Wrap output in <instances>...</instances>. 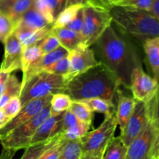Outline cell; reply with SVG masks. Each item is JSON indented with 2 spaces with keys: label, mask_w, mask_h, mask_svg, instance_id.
I'll return each instance as SVG.
<instances>
[{
  "label": "cell",
  "mask_w": 159,
  "mask_h": 159,
  "mask_svg": "<svg viewBox=\"0 0 159 159\" xmlns=\"http://www.w3.org/2000/svg\"><path fill=\"white\" fill-rule=\"evenodd\" d=\"M94 45L102 58L101 62L114 75L120 85L130 89L132 72L141 65L133 48L116 34L112 25Z\"/></svg>",
  "instance_id": "obj_1"
},
{
  "label": "cell",
  "mask_w": 159,
  "mask_h": 159,
  "mask_svg": "<svg viewBox=\"0 0 159 159\" xmlns=\"http://www.w3.org/2000/svg\"><path fill=\"white\" fill-rule=\"evenodd\" d=\"M120 87L114 75L100 61L99 65L70 81L63 93L72 101L99 98L113 102Z\"/></svg>",
  "instance_id": "obj_2"
},
{
  "label": "cell",
  "mask_w": 159,
  "mask_h": 159,
  "mask_svg": "<svg viewBox=\"0 0 159 159\" xmlns=\"http://www.w3.org/2000/svg\"><path fill=\"white\" fill-rule=\"evenodd\" d=\"M110 12L113 23L123 32L138 39L142 43L159 38V21L151 12L113 6Z\"/></svg>",
  "instance_id": "obj_3"
},
{
  "label": "cell",
  "mask_w": 159,
  "mask_h": 159,
  "mask_svg": "<svg viewBox=\"0 0 159 159\" xmlns=\"http://www.w3.org/2000/svg\"><path fill=\"white\" fill-rule=\"evenodd\" d=\"M66 85L64 76L41 71L32 76L22 85L20 96L22 106L34 99L64 93Z\"/></svg>",
  "instance_id": "obj_4"
},
{
  "label": "cell",
  "mask_w": 159,
  "mask_h": 159,
  "mask_svg": "<svg viewBox=\"0 0 159 159\" xmlns=\"http://www.w3.org/2000/svg\"><path fill=\"white\" fill-rule=\"evenodd\" d=\"M117 126L116 112L105 116V119L99 127L89 131L80 139L82 154L102 158L107 146L114 138Z\"/></svg>",
  "instance_id": "obj_5"
},
{
  "label": "cell",
  "mask_w": 159,
  "mask_h": 159,
  "mask_svg": "<svg viewBox=\"0 0 159 159\" xmlns=\"http://www.w3.org/2000/svg\"><path fill=\"white\" fill-rule=\"evenodd\" d=\"M112 23L108 9L95 6L84 7L83 25L81 31L82 46L91 48Z\"/></svg>",
  "instance_id": "obj_6"
},
{
  "label": "cell",
  "mask_w": 159,
  "mask_h": 159,
  "mask_svg": "<svg viewBox=\"0 0 159 159\" xmlns=\"http://www.w3.org/2000/svg\"><path fill=\"white\" fill-rule=\"evenodd\" d=\"M50 116L51 110L49 104L32 119L12 130L6 136L0 139V143L3 148L17 152L20 149H25L29 147L37 129Z\"/></svg>",
  "instance_id": "obj_7"
},
{
  "label": "cell",
  "mask_w": 159,
  "mask_h": 159,
  "mask_svg": "<svg viewBox=\"0 0 159 159\" xmlns=\"http://www.w3.org/2000/svg\"><path fill=\"white\" fill-rule=\"evenodd\" d=\"M68 60L70 65L69 71L64 77L67 84L75 77L100 64V61L96 59L94 51L91 48L85 47H80L69 52Z\"/></svg>",
  "instance_id": "obj_8"
},
{
  "label": "cell",
  "mask_w": 159,
  "mask_h": 159,
  "mask_svg": "<svg viewBox=\"0 0 159 159\" xmlns=\"http://www.w3.org/2000/svg\"><path fill=\"white\" fill-rule=\"evenodd\" d=\"M157 130L151 120H148L144 130L127 147L126 159H152V150Z\"/></svg>",
  "instance_id": "obj_9"
},
{
  "label": "cell",
  "mask_w": 159,
  "mask_h": 159,
  "mask_svg": "<svg viewBox=\"0 0 159 159\" xmlns=\"http://www.w3.org/2000/svg\"><path fill=\"white\" fill-rule=\"evenodd\" d=\"M158 82L148 75L142 68L137 67L133 71L130 79V89L136 101L147 102L155 93Z\"/></svg>",
  "instance_id": "obj_10"
},
{
  "label": "cell",
  "mask_w": 159,
  "mask_h": 159,
  "mask_svg": "<svg viewBox=\"0 0 159 159\" xmlns=\"http://www.w3.org/2000/svg\"><path fill=\"white\" fill-rule=\"evenodd\" d=\"M51 98L52 96H48L40 99H34L23 106L18 114L8 121L7 124L0 129V139L6 136L12 130L26 123L34 116L38 114L44 107L49 105Z\"/></svg>",
  "instance_id": "obj_11"
},
{
  "label": "cell",
  "mask_w": 159,
  "mask_h": 159,
  "mask_svg": "<svg viewBox=\"0 0 159 159\" xmlns=\"http://www.w3.org/2000/svg\"><path fill=\"white\" fill-rule=\"evenodd\" d=\"M148 120L147 103L137 101L133 113L129 118L125 127L120 131V137L123 143L127 147L141 134L147 124Z\"/></svg>",
  "instance_id": "obj_12"
},
{
  "label": "cell",
  "mask_w": 159,
  "mask_h": 159,
  "mask_svg": "<svg viewBox=\"0 0 159 159\" xmlns=\"http://www.w3.org/2000/svg\"><path fill=\"white\" fill-rule=\"evenodd\" d=\"M23 47L12 33L4 42V57L0 71L11 74L14 71L21 70V57Z\"/></svg>",
  "instance_id": "obj_13"
},
{
  "label": "cell",
  "mask_w": 159,
  "mask_h": 159,
  "mask_svg": "<svg viewBox=\"0 0 159 159\" xmlns=\"http://www.w3.org/2000/svg\"><path fill=\"white\" fill-rule=\"evenodd\" d=\"M64 113L47 118L36 131L31 140L30 145L51 141L60 136L63 128Z\"/></svg>",
  "instance_id": "obj_14"
},
{
  "label": "cell",
  "mask_w": 159,
  "mask_h": 159,
  "mask_svg": "<svg viewBox=\"0 0 159 159\" xmlns=\"http://www.w3.org/2000/svg\"><path fill=\"white\" fill-rule=\"evenodd\" d=\"M69 52L63 48L62 46H60L57 49L53 51L52 52H50L45 55L41 56L29 69L27 70L24 75H23V80H22L21 84L22 85L26 82L29 79H30L32 76L44 71L48 68H49L51 65L55 63L57 61L64 58V57H68Z\"/></svg>",
  "instance_id": "obj_15"
},
{
  "label": "cell",
  "mask_w": 159,
  "mask_h": 159,
  "mask_svg": "<svg viewBox=\"0 0 159 159\" xmlns=\"http://www.w3.org/2000/svg\"><path fill=\"white\" fill-rule=\"evenodd\" d=\"M117 107L116 110V116L120 131L125 127L129 118L133 113L137 101L133 97L127 96L122 93L120 89L117 91Z\"/></svg>",
  "instance_id": "obj_16"
},
{
  "label": "cell",
  "mask_w": 159,
  "mask_h": 159,
  "mask_svg": "<svg viewBox=\"0 0 159 159\" xmlns=\"http://www.w3.org/2000/svg\"><path fill=\"white\" fill-rule=\"evenodd\" d=\"M51 34L58 39L61 46L65 48L68 52L83 47L81 34L73 32L67 28H54L52 26Z\"/></svg>",
  "instance_id": "obj_17"
},
{
  "label": "cell",
  "mask_w": 159,
  "mask_h": 159,
  "mask_svg": "<svg viewBox=\"0 0 159 159\" xmlns=\"http://www.w3.org/2000/svg\"><path fill=\"white\" fill-rule=\"evenodd\" d=\"M49 24H51V23H50L48 20L33 6L20 18L16 26H23V27L30 30L36 31Z\"/></svg>",
  "instance_id": "obj_18"
},
{
  "label": "cell",
  "mask_w": 159,
  "mask_h": 159,
  "mask_svg": "<svg viewBox=\"0 0 159 159\" xmlns=\"http://www.w3.org/2000/svg\"><path fill=\"white\" fill-rule=\"evenodd\" d=\"M143 48L152 68L153 78L159 82V38L144 42Z\"/></svg>",
  "instance_id": "obj_19"
},
{
  "label": "cell",
  "mask_w": 159,
  "mask_h": 159,
  "mask_svg": "<svg viewBox=\"0 0 159 159\" xmlns=\"http://www.w3.org/2000/svg\"><path fill=\"white\" fill-rule=\"evenodd\" d=\"M34 1L35 0H16L3 14L7 16L12 20L16 27L20 18L34 6Z\"/></svg>",
  "instance_id": "obj_20"
},
{
  "label": "cell",
  "mask_w": 159,
  "mask_h": 159,
  "mask_svg": "<svg viewBox=\"0 0 159 159\" xmlns=\"http://www.w3.org/2000/svg\"><path fill=\"white\" fill-rule=\"evenodd\" d=\"M21 89V82L19 81L15 75H9L7 82H6L4 92L0 97V109H2L6 106V104L9 102V99H11L12 98L15 97V96L20 97Z\"/></svg>",
  "instance_id": "obj_21"
},
{
  "label": "cell",
  "mask_w": 159,
  "mask_h": 159,
  "mask_svg": "<svg viewBox=\"0 0 159 159\" xmlns=\"http://www.w3.org/2000/svg\"><path fill=\"white\" fill-rule=\"evenodd\" d=\"M127 147L120 137H114L106 149L102 159H126Z\"/></svg>",
  "instance_id": "obj_22"
},
{
  "label": "cell",
  "mask_w": 159,
  "mask_h": 159,
  "mask_svg": "<svg viewBox=\"0 0 159 159\" xmlns=\"http://www.w3.org/2000/svg\"><path fill=\"white\" fill-rule=\"evenodd\" d=\"M72 99L65 93H57L53 95L50 102L51 116L61 114L65 113L71 107Z\"/></svg>",
  "instance_id": "obj_23"
},
{
  "label": "cell",
  "mask_w": 159,
  "mask_h": 159,
  "mask_svg": "<svg viewBox=\"0 0 159 159\" xmlns=\"http://www.w3.org/2000/svg\"><path fill=\"white\" fill-rule=\"evenodd\" d=\"M41 56V52L37 44L23 48L21 57V71L23 75H24Z\"/></svg>",
  "instance_id": "obj_24"
},
{
  "label": "cell",
  "mask_w": 159,
  "mask_h": 159,
  "mask_svg": "<svg viewBox=\"0 0 159 159\" xmlns=\"http://www.w3.org/2000/svg\"><path fill=\"white\" fill-rule=\"evenodd\" d=\"M61 135L51 141L30 145L25 148V152L20 159H39L60 139Z\"/></svg>",
  "instance_id": "obj_25"
},
{
  "label": "cell",
  "mask_w": 159,
  "mask_h": 159,
  "mask_svg": "<svg viewBox=\"0 0 159 159\" xmlns=\"http://www.w3.org/2000/svg\"><path fill=\"white\" fill-rule=\"evenodd\" d=\"M82 102H85L93 113H102L105 116L114 113L116 110L114 102H110L108 100L102 99H90L87 100H83Z\"/></svg>",
  "instance_id": "obj_26"
},
{
  "label": "cell",
  "mask_w": 159,
  "mask_h": 159,
  "mask_svg": "<svg viewBox=\"0 0 159 159\" xmlns=\"http://www.w3.org/2000/svg\"><path fill=\"white\" fill-rule=\"evenodd\" d=\"M70 110L80 122L92 125L93 113L85 102L82 101H73Z\"/></svg>",
  "instance_id": "obj_27"
},
{
  "label": "cell",
  "mask_w": 159,
  "mask_h": 159,
  "mask_svg": "<svg viewBox=\"0 0 159 159\" xmlns=\"http://www.w3.org/2000/svg\"><path fill=\"white\" fill-rule=\"evenodd\" d=\"M82 155L80 139L67 141L64 144L58 159H80Z\"/></svg>",
  "instance_id": "obj_28"
},
{
  "label": "cell",
  "mask_w": 159,
  "mask_h": 159,
  "mask_svg": "<svg viewBox=\"0 0 159 159\" xmlns=\"http://www.w3.org/2000/svg\"><path fill=\"white\" fill-rule=\"evenodd\" d=\"M84 6H71L65 7L62 12H60L57 18L53 23L54 28L65 27L77 15L78 12Z\"/></svg>",
  "instance_id": "obj_29"
},
{
  "label": "cell",
  "mask_w": 159,
  "mask_h": 159,
  "mask_svg": "<svg viewBox=\"0 0 159 159\" xmlns=\"http://www.w3.org/2000/svg\"><path fill=\"white\" fill-rule=\"evenodd\" d=\"M148 118L153 124L157 130H159V82L155 93L148 101Z\"/></svg>",
  "instance_id": "obj_30"
},
{
  "label": "cell",
  "mask_w": 159,
  "mask_h": 159,
  "mask_svg": "<svg viewBox=\"0 0 159 159\" xmlns=\"http://www.w3.org/2000/svg\"><path fill=\"white\" fill-rule=\"evenodd\" d=\"M90 127H91V125L89 124L80 122L78 125L62 132L61 137L66 141L81 139L89 131Z\"/></svg>",
  "instance_id": "obj_31"
},
{
  "label": "cell",
  "mask_w": 159,
  "mask_h": 159,
  "mask_svg": "<svg viewBox=\"0 0 159 159\" xmlns=\"http://www.w3.org/2000/svg\"><path fill=\"white\" fill-rule=\"evenodd\" d=\"M155 0H119L115 6L132 8L151 12Z\"/></svg>",
  "instance_id": "obj_32"
},
{
  "label": "cell",
  "mask_w": 159,
  "mask_h": 159,
  "mask_svg": "<svg viewBox=\"0 0 159 159\" xmlns=\"http://www.w3.org/2000/svg\"><path fill=\"white\" fill-rule=\"evenodd\" d=\"M15 25L6 15L0 12V42L4 43L6 39L13 33Z\"/></svg>",
  "instance_id": "obj_33"
},
{
  "label": "cell",
  "mask_w": 159,
  "mask_h": 159,
  "mask_svg": "<svg viewBox=\"0 0 159 159\" xmlns=\"http://www.w3.org/2000/svg\"><path fill=\"white\" fill-rule=\"evenodd\" d=\"M69 60H68V56L66 57L61 59L57 61L55 63L47 68L44 71L50 73V74L55 75L64 76L65 77L69 71Z\"/></svg>",
  "instance_id": "obj_34"
},
{
  "label": "cell",
  "mask_w": 159,
  "mask_h": 159,
  "mask_svg": "<svg viewBox=\"0 0 159 159\" xmlns=\"http://www.w3.org/2000/svg\"><path fill=\"white\" fill-rule=\"evenodd\" d=\"M37 45L39 46L42 56L45 55L50 52H52L53 51H54L61 46L58 39L51 34H50L46 38L39 42Z\"/></svg>",
  "instance_id": "obj_35"
},
{
  "label": "cell",
  "mask_w": 159,
  "mask_h": 159,
  "mask_svg": "<svg viewBox=\"0 0 159 159\" xmlns=\"http://www.w3.org/2000/svg\"><path fill=\"white\" fill-rule=\"evenodd\" d=\"M22 107H23V106H22L20 97L15 96V97L9 99V102L2 108V110L6 117L10 120L11 119H12L14 116L18 114L19 112L21 110Z\"/></svg>",
  "instance_id": "obj_36"
},
{
  "label": "cell",
  "mask_w": 159,
  "mask_h": 159,
  "mask_svg": "<svg viewBox=\"0 0 159 159\" xmlns=\"http://www.w3.org/2000/svg\"><path fill=\"white\" fill-rule=\"evenodd\" d=\"M52 26L53 24H49L48 25V26H44V27L41 28V29H39L37 30H36L35 32L31 35V37H30L25 43H23V48L30 46V45L37 44L39 42H40L42 40L46 38V37L51 34Z\"/></svg>",
  "instance_id": "obj_37"
},
{
  "label": "cell",
  "mask_w": 159,
  "mask_h": 159,
  "mask_svg": "<svg viewBox=\"0 0 159 159\" xmlns=\"http://www.w3.org/2000/svg\"><path fill=\"white\" fill-rule=\"evenodd\" d=\"M42 1L48 8L54 20L60 14V12H62L66 7V0H42Z\"/></svg>",
  "instance_id": "obj_38"
},
{
  "label": "cell",
  "mask_w": 159,
  "mask_h": 159,
  "mask_svg": "<svg viewBox=\"0 0 159 159\" xmlns=\"http://www.w3.org/2000/svg\"><path fill=\"white\" fill-rule=\"evenodd\" d=\"M83 9L82 7L80 10L78 12L77 15L75 16L74 19L65 26V28L73 31L75 33L81 34V31L82 29V25H83Z\"/></svg>",
  "instance_id": "obj_39"
},
{
  "label": "cell",
  "mask_w": 159,
  "mask_h": 159,
  "mask_svg": "<svg viewBox=\"0 0 159 159\" xmlns=\"http://www.w3.org/2000/svg\"><path fill=\"white\" fill-rule=\"evenodd\" d=\"M80 123V121L75 117L71 110H68L64 113V118H63V128H62V132L65 131V130H68V129L71 128V127H75V126L78 125Z\"/></svg>",
  "instance_id": "obj_40"
},
{
  "label": "cell",
  "mask_w": 159,
  "mask_h": 159,
  "mask_svg": "<svg viewBox=\"0 0 159 159\" xmlns=\"http://www.w3.org/2000/svg\"><path fill=\"white\" fill-rule=\"evenodd\" d=\"M91 1L93 6L110 10L112 7L115 6L119 0H91Z\"/></svg>",
  "instance_id": "obj_41"
},
{
  "label": "cell",
  "mask_w": 159,
  "mask_h": 159,
  "mask_svg": "<svg viewBox=\"0 0 159 159\" xmlns=\"http://www.w3.org/2000/svg\"><path fill=\"white\" fill-rule=\"evenodd\" d=\"M152 159H159V130H157L152 150Z\"/></svg>",
  "instance_id": "obj_42"
},
{
  "label": "cell",
  "mask_w": 159,
  "mask_h": 159,
  "mask_svg": "<svg viewBox=\"0 0 159 159\" xmlns=\"http://www.w3.org/2000/svg\"><path fill=\"white\" fill-rule=\"evenodd\" d=\"M71 6H93L91 0H66V7Z\"/></svg>",
  "instance_id": "obj_43"
},
{
  "label": "cell",
  "mask_w": 159,
  "mask_h": 159,
  "mask_svg": "<svg viewBox=\"0 0 159 159\" xmlns=\"http://www.w3.org/2000/svg\"><path fill=\"white\" fill-rule=\"evenodd\" d=\"M9 75L10 74H9V73L0 71V97H1L3 92H4L5 87H6V82H7Z\"/></svg>",
  "instance_id": "obj_44"
},
{
  "label": "cell",
  "mask_w": 159,
  "mask_h": 159,
  "mask_svg": "<svg viewBox=\"0 0 159 159\" xmlns=\"http://www.w3.org/2000/svg\"><path fill=\"white\" fill-rule=\"evenodd\" d=\"M16 151L9 150V149H2V152L0 154V159H12Z\"/></svg>",
  "instance_id": "obj_45"
},
{
  "label": "cell",
  "mask_w": 159,
  "mask_h": 159,
  "mask_svg": "<svg viewBox=\"0 0 159 159\" xmlns=\"http://www.w3.org/2000/svg\"><path fill=\"white\" fill-rule=\"evenodd\" d=\"M15 1L16 0H0V12L4 13Z\"/></svg>",
  "instance_id": "obj_46"
},
{
  "label": "cell",
  "mask_w": 159,
  "mask_h": 159,
  "mask_svg": "<svg viewBox=\"0 0 159 159\" xmlns=\"http://www.w3.org/2000/svg\"><path fill=\"white\" fill-rule=\"evenodd\" d=\"M151 12L158 19V20L159 21V0H155L154 1Z\"/></svg>",
  "instance_id": "obj_47"
},
{
  "label": "cell",
  "mask_w": 159,
  "mask_h": 159,
  "mask_svg": "<svg viewBox=\"0 0 159 159\" xmlns=\"http://www.w3.org/2000/svg\"><path fill=\"white\" fill-rule=\"evenodd\" d=\"M9 120L6 117L4 112H3L2 109H0V129H1L2 127H4Z\"/></svg>",
  "instance_id": "obj_48"
},
{
  "label": "cell",
  "mask_w": 159,
  "mask_h": 159,
  "mask_svg": "<svg viewBox=\"0 0 159 159\" xmlns=\"http://www.w3.org/2000/svg\"><path fill=\"white\" fill-rule=\"evenodd\" d=\"M102 158L99 156H95V155H88V154H82L80 159H102Z\"/></svg>",
  "instance_id": "obj_49"
}]
</instances>
